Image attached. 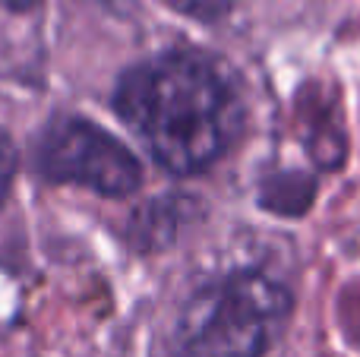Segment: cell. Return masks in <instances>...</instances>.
<instances>
[{
	"mask_svg": "<svg viewBox=\"0 0 360 357\" xmlns=\"http://www.w3.org/2000/svg\"><path fill=\"white\" fill-rule=\"evenodd\" d=\"M0 4L13 13H25V10H32V6H38V0H0Z\"/></svg>",
	"mask_w": 360,
	"mask_h": 357,
	"instance_id": "6",
	"label": "cell"
},
{
	"mask_svg": "<svg viewBox=\"0 0 360 357\" xmlns=\"http://www.w3.org/2000/svg\"><path fill=\"white\" fill-rule=\"evenodd\" d=\"M16 164H19L16 149H13L10 136L0 130V206H4L6 193H10V187H13V177H16Z\"/></svg>",
	"mask_w": 360,
	"mask_h": 357,
	"instance_id": "5",
	"label": "cell"
},
{
	"mask_svg": "<svg viewBox=\"0 0 360 357\" xmlns=\"http://www.w3.org/2000/svg\"><path fill=\"white\" fill-rule=\"evenodd\" d=\"M35 171L48 183H73L124 200L143 181V164L120 139L86 117H57L35 143Z\"/></svg>",
	"mask_w": 360,
	"mask_h": 357,
	"instance_id": "3",
	"label": "cell"
},
{
	"mask_svg": "<svg viewBox=\"0 0 360 357\" xmlns=\"http://www.w3.org/2000/svg\"><path fill=\"white\" fill-rule=\"evenodd\" d=\"M114 111L177 177L209 171L240 126L231 82L199 54H162L130 67L114 89Z\"/></svg>",
	"mask_w": 360,
	"mask_h": 357,
	"instance_id": "1",
	"label": "cell"
},
{
	"mask_svg": "<svg viewBox=\"0 0 360 357\" xmlns=\"http://www.w3.org/2000/svg\"><path fill=\"white\" fill-rule=\"evenodd\" d=\"M180 16H190L196 22H218L231 10V0H168Z\"/></svg>",
	"mask_w": 360,
	"mask_h": 357,
	"instance_id": "4",
	"label": "cell"
},
{
	"mask_svg": "<svg viewBox=\"0 0 360 357\" xmlns=\"http://www.w3.org/2000/svg\"><path fill=\"white\" fill-rule=\"evenodd\" d=\"M291 316V294L266 272H231L184 304L174 357H262Z\"/></svg>",
	"mask_w": 360,
	"mask_h": 357,
	"instance_id": "2",
	"label": "cell"
}]
</instances>
